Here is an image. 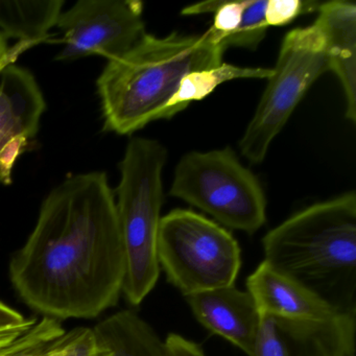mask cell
I'll use <instances>...</instances> for the list:
<instances>
[{
  "label": "cell",
  "mask_w": 356,
  "mask_h": 356,
  "mask_svg": "<svg viewBox=\"0 0 356 356\" xmlns=\"http://www.w3.org/2000/svg\"><path fill=\"white\" fill-rule=\"evenodd\" d=\"M253 356H289V349L279 330L276 318L260 316Z\"/></svg>",
  "instance_id": "ffe728a7"
},
{
  "label": "cell",
  "mask_w": 356,
  "mask_h": 356,
  "mask_svg": "<svg viewBox=\"0 0 356 356\" xmlns=\"http://www.w3.org/2000/svg\"><path fill=\"white\" fill-rule=\"evenodd\" d=\"M170 195L234 230L254 233L266 222L264 189L228 147L185 155L175 170Z\"/></svg>",
  "instance_id": "8992f818"
},
{
  "label": "cell",
  "mask_w": 356,
  "mask_h": 356,
  "mask_svg": "<svg viewBox=\"0 0 356 356\" xmlns=\"http://www.w3.org/2000/svg\"><path fill=\"white\" fill-rule=\"evenodd\" d=\"M34 47L30 43L17 42L13 47L8 45L7 39L0 34V72L9 66L14 65L18 58Z\"/></svg>",
  "instance_id": "603a6c76"
},
{
  "label": "cell",
  "mask_w": 356,
  "mask_h": 356,
  "mask_svg": "<svg viewBox=\"0 0 356 356\" xmlns=\"http://www.w3.org/2000/svg\"><path fill=\"white\" fill-rule=\"evenodd\" d=\"M49 356H110L97 339L92 328L72 329L58 339Z\"/></svg>",
  "instance_id": "ac0fdd59"
},
{
  "label": "cell",
  "mask_w": 356,
  "mask_h": 356,
  "mask_svg": "<svg viewBox=\"0 0 356 356\" xmlns=\"http://www.w3.org/2000/svg\"><path fill=\"white\" fill-rule=\"evenodd\" d=\"M264 260L337 312H356V195L310 206L270 230Z\"/></svg>",
  "instance_id": "3957f363"
},
{
  "label": "cell",
  "mask_w": 356,
  "mask_h": 356,
  "mask_svg": "<svg viewBox=\"0 0 356 356\" xmlns=\"http://www.w3.org/2000/svg\"><path fill=\"white\" fill-rule=\"evenodd\" d=\"M316 24L326 39L329 70L345 92L346 118L356 122V6L337 0L321 3Z\"/></svg>",
  "instance_id": "7c38bea8"
},
{
  "label": "cell",
  "mask_w": 356,
  "mask_h": 356,
  "mask_svg": "<svg viewBox=\"0 0 356 356\" xmlns=\"http://www.w3.org/2000/svg\"><path fill=\"white\" fill-rule=\"evenodd\" d=\"M158 260L168 281L185 297L234 285L241 248L229 231L191 210L161 218Z\"/></svg>",
  "instance_id": "5b68a950"
},
{
  "label": "cell",
  "mask_w": 356,
  "mask_h": 356,
  "mask_svg": "<svg viewBox=\"0 0 356 356\" xmlns=\"http://www.w3.org/2000/svg\"><path fill=\"white\" fill-rule=\"evenodd\" d=\"M321 3L302 0H268L266 22L268 26H283L303 14L318 11Z\"/></svg>",
  "instance_id": "d6986e66"
},
{
  "label": "cell",
  "mask_w": 356,
  "mask_h": 356,
  "mask_svg": "<svg viewBox=\"0 0 356 356\" xmlns=\"http://www.w3.org/2000/svg\"><path fill=\"white\" fill-rule=\"evenodd\" d=\"M47 109L30 70L14 65L0 72V182L11 185L18 158L36 137Z\"/></svg>",
  "instance_id": "9c48e42d"
},
{
  "label": "cell",
  "mask_w": 356,
  "mask_h": 356,
  "mask_svg": "<svg viewBox=\"0 0 356 356\" xmlns=\"http://www.w3.org/2000/svg\"><path fill=\"white\" fill-rule=\"evenodd\" d=\"M166 158L165 147L157 140L134 137L120 164L115 202L126 261L122 293L133 306L147 297L159 279L158 234Z\"/></svg>",
  "instance_id": "277c9868"
},
{
  "label": "cell",
  "mask_w": 356,
  "mask_h": 356,
  "mask_svg": "<svg viewBox=\"0 0 356 356\" xmlns=\"http://www.w3.org/2000/svg\"><path fill=\"white\" fill-rule=\"evenodd\" d=\"M273 74L272 68L239 67L222 63L216 67L200 70L187 74L181 81L176 95L166 106L162 118H170L188 107L191 102L202 101L213 92L222 83L236 79H268Z\"/></svg>",
  "instance_id": "9a60e30c"
},
{
  "label": "cell",
  "mask_w": 356,
  "mask_h": 356,
  "mask_svg": "<svg viewBox=\"0 0 356 356\" xmlns=\"http://www.w3.org/2000/svg\"><path fill=\"white\" fill-rule=\"evenodd\" d=\"M64 0H0V34L37 45L51 37L63 12Z\"/></svg>",
  "instance_id": "5bb4252c"
},
{
  "label": "cell",
  "mask_w": 356,
  "mask_h": 356,
  "mask_svg": "<svg viewBox=\"0 0 356 356\" xmlns=\"http://www.w3.org/2000/svg\"><path fill=\"white\" fill-rule=\"evenodd\" d=\"M186 298L195 318L205 328L253 356L260 314L248 291L230 285Z\"/></svg>",
  "instance_id": "30bf717a"
},
{
  "label": "cell",
  "mask_w": 356,
  "mask_h": 356,
  "mask_svg": "<svg viewBox=\"0 0 356 356\" xmlns=\"http://www.w3.org/2000/svg\"><path fill=\"white\" fill-rule=\"evenodd\" d=\"M164 343L168 356H206L199 345L175 333L168 335Z\"/></svg>",
  "instance_id": "7402d4cb"
},
{
  "label": "cell",
  "mask_w": 356,
  "mask_h": 356,
  "mask_svg": "<svg viewBox=\"0 0 356 356\" xmlns=\"http://www.w3.org/2000/svg\"><path fill=\"white\" fill-rule=\"evenodd\" d=\"M26 318L17 310L0 301V328L15 326L26 322Z\"/></svg>",
  "instance_id": "d4e9b609"
},
{
  "label": "cell",
  "mask_w": 356,
  "mask_h": 356,
  "mask_svg": "<svg viewBox=\"0 0 356 356\" xmlns=\"http://www.w3.org/2000/svg\"><path fill=\"white\" fill-rule=\"evenodd\" d=\"M276 321L289 356L355 355L356 312L318 322Z\"/></svg>",
  "instance_id": "4fadbf2b"
},
{
  "label": "cell",
  "mask_w": 356,
  "mask_h": 356,
  "mask_svg": "<svg viewBox=\"0 0 356 356\" xmlns=\"http://www.w3.org/2000/svg\"><path fill=\"white\" fill-rule=\"evenodd\" d=\"M143 15V3L138 0H80L58 19L64 47L56 60L122 57L147 34Z\"/></svg>",
  "instance_id": "ba28073f"
},
{
  "label": "cell",
  "mask_w": 356,
  "mask_h": 356,
  "mask_svg": "<svg viewBox=\"0 0 356 356\" xmlns=\"http://www.w3.org/2000/svg\"><path fill=\"white\" fill-rule=\"evenodd\" d=\"M249 3L250 0L222 1V6L216 11L213 24L209 29L216 40L222 43L237 30Z\"/></svg>",
  "instance_id": "44dd1931"
},
{
  "label": "cell",
  "mask_w": 356,
  "mask_h": 356,
  "mask_svg": "<svg viewBox=\"0 0 356 356\" xmlns=\"http://www.w3.org/2000/svg\"><path fill=\"white\" fill-rule=\"evenodd\" d=\"M266 3L268 0H250L238 28L222 41L225 49L230 47H241L249 51L258 49L268 28L266 22Z\"/></svg>",
  "instance_id": "e0dca14e"
},
{
  "label": "cell",
  "mask_w": 356,
  "mask_h": 356,
  "mask_svg": "<svg viewBox=\"0 0 356 356\" xmlns=\"http://www.w3.org/2000/svg\"><path fill=\"white\" fill-rule=\"evenodd\" d=\"M124 270L115 195L104 172L72 175L57 185L9 264L20 299L59 321L97 318L113 307Z\"/></svg>",
  "instance_id": "6da1fadb"
},
{
  "label": "cell",
  "mask_w": 356,
  "mask_h": 356,
  "mask_svg": "<svg viewBox=\"0 0 356 356\" xmlns=\"http://www.w3.org/2000/svg\"><path fill=\"white\" fill-rule=\"evenodd\" d=\"M49 352H51V351H49ZM47 356H49V355H47Z\"/></svg>",
  "instance_id": "484cf974"
},
{
  "label": "cell",
  "mask_w": 356,
  "mask_h": 356,
  "mask_svg": "<svg viewBox=\"0 0 356 356\" xmlns=\"http://www.w3.org/2000/svg\"><path fill=\"white\" fill-rule=\"evenodd\" d=\"M225 51L210 30L201 36L145 34L128 53L108 61L97 79L104 131L130 135L161 120L183 78L220 65Z\"/></svg>",
  "instance_id": "7a4b0ae2"
},
{
  "label": "cell",
  "mask_w": 356,
  "mask_h": 356,
  "mask_svg": "<svg viewBox=\"0 0 356 356\" xmlns=\"http://www.w3.org/2000/svg\"><path fill=\"white\" fill-rule=\"evenodd\" d=\"M61 321L43 316L24 334L0 351V356H47L65 334Z\"/></svg>",
  "instance_id": "2e32d148"
},
{
  "label": "cell",
  "mask_w": 356,
  "mask_h": 356,
  "mask_svg": "<svg viewBox=\"0 0 356 356\" xmlns=\"http://www.w3.org/2000/svg\"><path fill=\"white\" fill-rule=\"evenodd\" d=\"M37 321L38 318H26V322L22 324L0 328V351L13 343L20 335L24 334Z\"/></svg>",
  "instance_id": "cb8c5ba5"
},
{
  "label": "cell",
  "mask_w": 356,
  "mask_h": 356,
  "mask_svg": "<svg viewBox=\"0 0 356 356\" xmlns=\"http://www.w3.org/2000/svg\"><path fill=\"white\" fill-rule=\"evenodd\" d=\"M247 291L260 316L276 320L318 322L339 312L303 285L275 270L266 261L247 279Z\"/></svg>",
  "instance_id": "8fae6325"
},
{
  "label": "cell",
  "mask_w": 356,
  "mask_h": 356,
  "mask_svg": "<svg viewBox=\"0 0 356 356\" xmlns=\"http://www.w3.org/2000/svg\"><path fill=\"white\" fill-rule=\"evenodd\" d=\"M328 70L326 39L316 22L287 33L268 86L239 141L241 154L250 162L266 159L273 140L306 91Z\"/></svg>",
  "instance_id": "52a82bcc"
}]
</instances>
